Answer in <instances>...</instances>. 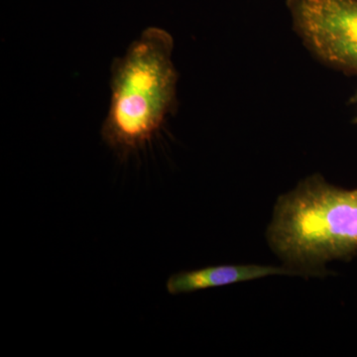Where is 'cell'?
I'll return each instance as SVG.
<instances>
[{
  "mask_svg": "<svg viewBox=\"0 0 357 357\" xmlns=\"http://www.w3.org/2000/svg\"><path fill=\"white\" fill-rule=\"evenodd\" d=\"M292 27L321 64L357 76V0H286Z\"/></svg>",
  "mask_w": 357,
  "mask_h": 357,
  "instance_id": "3",
  "label": "cell"
},
{
  "mask_svg": "<svg viewBox=\"0 0 357 357\" xmlns=\"http://www.w3.org/2000/svg\"><path fill=\"white\" fill-rule=\"evenodd\" d=\"M267 238L301 275L321 274L326 262L351 259L357 255V189L307 178L277 202Z\"/></svg>",
  "mask_w": 357,
  "mask_h": 357,
  "instance_id": "2",
  "label": "cell"
},
{
  "mask_svg": "<svg viewBox=\"0 0 357 357\" xmlns=\"http://www.w3.org/2000/svg\"><path fill=\"white\" fill-rule=\"evenodd\" d=\"M349 102L357 103V91H356V93H354V95L351 96V102Z\"/></svg>",
  "mask_w": 357,
  "mask_h": 357,
  "instance_id": "5",
  "label": "cell"
},
{
  "mask_svg": "<svg viewBox=\"0 0 357 357\" xmlns=\"http://www.w3.org/2000/svg\"><path fill=\"white\" fill-rule=\"evenodd\" d=\"M173 52L172 35L152 26L112 66L109 107L102 137L122 157L149 144L177 107Z\"/></svg>",
  "mask_w": 357,
  "mask_h": 357,
  "instance_id": "1",
  "label": "cell"
},
{
  "mask_svg": "<svg viewBox=\"0 0 357 357\" xmlns=\"http://www.w3.org/2000/svg\"><path fill=\"white\" fill-rule=\"evenodd\" d=\"M354 123L357 124V116L356 117V119H354Z\"/></svg>",
  "mask_w": 357,
  "mask_h": 357,
  "instance_id": "6",
  "label": "cell"
},
{
  "mask_svg": "<svg viewBox=\"0 0 357 357\" xmlns=\"http://www.w3.org/2000/svg\"><path fill=\"white\" fill-rule=\"evenodd\" d=\"M276 275L301 274L290 267L256 264L220 265L174 274L167 280L166 289L171 295H181Z\"/></svg>",
  "mask_w": 357,
  "mask_h": 357,
  "instance_id": "4",
  "label": "cell"
}]
</instances>
